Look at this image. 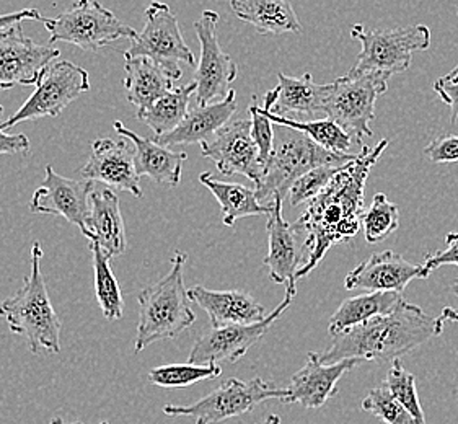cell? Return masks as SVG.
<instances>
[{
  "label": "cell",
  "instance_id": "cell-45",
  "mask_svg": "<svg viewBox=\"0 0 458 424\" xmlns=\"http://www.w3.org/2000/svg\"><path fill=\"white\" fill-rule=\"evenodd\" d=\"M255 424H281V418L277 415L266 416L263 421H258Z\"/></svg>",
  "mask_w": 458,
  "mask_h": 424
},
{
  "label": "cell",
  "instance_id": "cell-43",
  "mask_svg": "<svg viewBox=\"0 0 458 424\" xmlns=\"http://www.w3.org/2000/svg\"><path fill=\"white\" fill-rule=\"evenodd\" d=\"M43 15L39 13V10L37 9H25L19 10V12H13V13H5V15H0V31L5 30V28L12 27V25H17L21 23L25 20H35V21H43Z\"/></svg>",
  "mask_w": 458,
  "mask_h": 424
},
{
  "label": "cell",
  "instance_id": "cell-12",
  "mask_svg": "<svg viewBox=\"0 0 458 424\" xmlns=\"http://www.w3.org/2000/svg\"><path fill=\"white\" fill-rule=\"evenodd\" d=\"M219 13L204 10L201 19L194 21V30L201 45V57L194 74V98L198 105L222 102L229 95L230 85L239 75V67L222 51L217 37Z\"/></svg>",
  "mask_w": 458,
  "mask_h": 424
},
{
  "label": "cell",
  "instance_id": "cell-2",
  "mask_svg": "<svg viewBox=\"0 0 458 424\" xmlns=\"http://www.w3.org/2000/svg\"><path fill=\"white\" fill-rule=\"evenodd\" d=\"M442 317L426 314L421 307L402 301L388 314L377 315L362 325L333 336L330 348L317 352L323 364L344 360L388 362L400 360L442 335Z\"/></svg>",
  "mask_w": 458,
  "mask_h": 424
},
{
  "label": "cell",
  "instance_id": "cell-40",
  "mask_svg": "<svg viewBox=\"0 0 458 424\" xmlns=\"http://www.w3.org/2000/svg\"><path fill=\"white\" fill-rule=\"evenodd\" d=\"M447 250L444 251H436V253H428L424 257V265L429 273L439 269L440 267H445V265H455L458 267V232H452L447 237Z\"/></svg>",
  "mask_w": 458,
  "mask_h": 424
},
{
  "label": "cell",
  "instance_id": "cell-13",
  "mask_svg": "<svg viewBox=\"0 0 458 424\" xmlns=\"http://www.w3.org/2000/svg\"><path fill=\"white\" fill-rule=\"evenodd\" d=\"M61 55L51 45H38L28 38L21 23L0 31V90L17 85H37L47 65Z\"/></svg>",
  "mask_w": 458,
  "mask_h": 424
},
{
  "label": "cell",
  "instance_id": "cell-38",
  "mask_svg": "<svg viewBox=\"0 0 458 424\" xmlns=\"http://www.w3.org/2000/svg\"><path fill=\"white\" fill-rule=\"evenodd\" d=\"M250 116H251V138L255 140L258 148V156H259V164L263 166L265 172L266 164L273 154V146H275V130L273 123L266 118L265 114L259 110V105L257 103V97H253V103L250 106Z\"/></svg>",
  "mask_w": 458,
  "mask_h": 424
},
{
  "label": "cell",
  "instance_id": "cell-32",
  "mask_svg": "<svg viewBox=\"0 0 458 424\" xmlns=\"http://www.w3.org/2000/svg\"><path fill=\"white\" fill-rule=\"evenodd\" d=\"M259 110L273 124H279V126H285V128L303 132L305 136L312 139L315 144H318L321 148L335 152V154H349L351 146L354 142L349 134H346L336 123H333L328 118L313 121L289 120V118L273 114L271 111L263 110L261 106H259Z\"/></svg>",
  "mask_w": 458,
  "mask_h": 424
},
{
  "label": "cell",
  "instance_id": "cell-41",
  "mask_svg": "<svg viewBox=\"0 0 458 424\" xmlns=\"http://www.w3.org/2000/svg\"><path fill=\"white\" fill-rule=\"evenodd\" d=\"M4 114V106L0 105V124ZM31 144L25 134H9L7 131L0 130V156H13V154H30Z\"/></svg>",
  "mask_w": 458,
  "mask_h": 424
},
{
  "label": "cell",
  "instance_id": "cell-5",
  "mask_svg": "<svg viewBox=\"0 0 458 424\" xmlns=\"http://www.w3.org/2000/svg\"><path fill=\"white\" fill-rule=\"evenodd\" d=\"M273 154L255 188L258 201L265 206L271 203L275 196L284 199L293 182L313 168L321 165H346L356 158L352 154L330 152L299 131L279 124H273Z\"/></svg>",
  "mask_w": 458,
  "mask_h": 424
},
{
  "label": "cell",
  "instance_id": "cell-9",
  "mask_svg": "<svg viewBox=\"0 0 458 424\" xmlns=\"http://www.w3.org/2000/svg\"><path fill=\"white\" fill-rule=\"evenodd\" d=\"M285 395L287 388L276 387L273 382H266L263 378H229L193 405H165L164 413L174 418L191 416L196 424L222 423L230 418L245 415L271 398L283 400Z\"/></svg>",
  "mask_w": 458,
  "mask_h": 424
},
{
  "label": "cell",
  "instance_id": "cell-1",
  "mask_svg": "<svg viewBox=\"0 0 458 424\" xmlns=\"http://www.w3.org/2000/svg\"><path fill=\"white\" fill-rule=\"evenodd\" d=\"M388 144V139H382L374 148H362L356 158L309 201L307 209L295 221L293 225L305 233L309 251L307 263L297 271V281L313 271L331 247L358 235L366 211L367 178Z\"/></svg>",
  "mask_w": 458,
  "mask_h": 424
},
{
  "label": "cell",
  "instance_id": "cell-21",
  "mask_svg": "<svg viewBox=\"0 0 458 424\" xmlns=\"http://www.w3.org/2000/svg\"><path fill=\"white\" fill-rule=\"evenodd\" d=\"M83 235L100 245L111 259L126 250V227L121 214L120 198L108 186L95 183L90 193V212L85 221Z\"/></svg>",
  "mask_w": 458,
  "mask_h": 424
},
{
  "label": "cell",
  "instance_id": "cell-17",
  "mask_svg": "<svg viewBox=\"0 0 458 424\" xmlns=\"http://www.w3.org/2000/svg\"><path fill=\"white\" fill-rule=\"evenodd\" d=\"M95 182L72 180L55 174L51 165L45 170V180L30 199V211L47 216H61L77 225L81 232L90 212V193Z\"/></svg>",
  "mask_w": 458,
  "mask_h": 424
},
{
  "label": "cell",
  "instance_id": "cell-20",
  "mask_svg": "<svg viewBox=\"0 0 458 424\" xmlns=\"http://www.w3.org/2000/svg\"><path fill=\"white\" fill-rule=\"evenodd\" d=\"M360 364L358 360H344L333 364H323L318 354L310 351L307 364L297 370L287 387L283 403H301L305 410H317L338 394L339 378L348 370Z\"/></svg>",
  "mask_w": 458,
  "mask_h": 424
},
{
  "label": "cell",
  "instance_id": "cell-37",
  "mask_svg": "<svg viewBox=\"0 0 458 424\" xmlns=\"http://www.w3.org/2000/svg\"><path fill=\"white\" fill-rule=\"evenodd\" d=\"M362 410L382 420L384 424H414L410 413L400 405V402L382 384L372 388L362 402Z\"/></svg>",
  "mask_w": 458,
  "mask_h": 424
},
{
  "label": "cell",
  "instance_id": "cell-42",
  "mask_svg": "<svg viewBox=\"0 0 458 424\" xmlns=\"http://www.w3.org/2000/svg\"><path fill=\"white\" fill-rule=\"evenodd\" d=\"M434 90L439 95L442 102L449 105L452 110V116H450L452 124L458 123V82L440 77L439 81L434 83Z\"/></svg>",
  "mask_w": 458,
  "mask_h": 424
},
{
  "label": "cell",
  "instance_id": "cell-27",
  "mask_svg": "<svg viewBox=\"0 0 458 424\" xmlns=\"http://www.w3.org/2000/svg\"><path fill=\"white\" fill-rule=\"evenodd\" d=\"M230 7L242 21L261 35L301 33L302 25L287 0H230Z\"/></svg>",
  "mask_w": 458,
  "mask_h": 424
},
{
  "label": "cell",
  "instance_id": "cell-6",
  "mask_svg": "<svg viewBox=\"0 0 458 424\" xmlns=\"http://www.w3.org/2000/svg\"><path fill=\"white\" fill-rule=\"evenodd\" d=\"M390 75L382 72H352L331 83L323 114L336 123L354 142L370 138V123L376 120V103L388 90Z\"/></svg>",
  "mask_w": 458,
  "mask_h": 424
},
{
  "label": "cell",
  "instance_id": "cell-44",
  "mask_svg": "<svg viewBox=\"0 0 458 424\" xmlns=\"http://www.w3.org/2000/svg\"><path fill=\"white\" fill-rule=\"evenodd\" d=\"M442 320L444 322H457L458 323V312L457 310H454V309H450V307H445L444 310H442Z\"/></svg>",
  "mask_w": 458,
  "mask_h": 424
},
{
  "label": "cell",
  "instance_id": "cell-36",
  "mask_svg": "<svg viewBox=\"0 0 458 424\" xmlns=\"http://www.w3.org/2000/svg\"><path fill=\"white\" fill-rule=\"evenodd\" d=\"M346 165H321L307 172L305 175L297 178L293 186L289 188L287 196H285L287 201L293 208L303 203H309L317 194H320L321 190L333 180V176L336 175Z\"/></svg>",
  "mask_w": 458,
  "mask_h": 424
},
{
  "label": "cell",
  "instance_id": "cell-39",
  "mask_svg": "<svg viewBox=\"0 0 458 424\" xmlns=\"http://www.w3.org/2000/svg\"><path fill=\"white\" fill-rule=\"evenodd\" d=\"M424 156L432 164H455L458 162V136H440L434 139L428 148H424Z\"/></svg>",
  "mask_w": 458,
  "mask_h": 424
},
{
  "label": "cell",
  "instance_id": "cell-19",
  "mask_svg": "<svg viewBox=\"0 0 458 424\" xmlns=\"http://www.w3.org/2000/svg\"><path fill=\"white\" fill-rule=\"evenodd\" d=\"M431 273L422 265H412L392 250L374 253L359 263L344 279L348 291L366 289L369 293H398L403 294L412 279H428Z\"/></svg>",
  "mask_w": 458,
  "mask_h": 424
},
{
  "label": "cell",
  "instance_id": "cell-11",
  "mask_svg": "<svg viewBox=\"0 0 458 424\" xmlns=\"http://www.w3.org/2000/svg\"><path fill=\"white\" fill-rule=\"evenodd\" d=\"M131 57H148L157 64L164 65L180 81V63L194 67L196 59L191 49L186 45L178 25V19L166 4L152 2L146 9L144 30L131 39V47L124 53Z\"/></svg>",
  "mask_w": 458,
  "mask_h": 424
},
{
  "label": "cell",
  "instance_id": "cell-14",
  "mask_svg": "<svg viewBox=\"0 0 458 424\" xmlns=\"http://www.w3.org/2000/svg\"><path fill=\"white\" fill-rule=\"evenodd\" d=\"M283 198L275 196L271 199V212L267 214V242L269 251L263 259V265L269 267V276L284 284L285 294H297V271L307 263L309 251L305 240L301 239V231L283 217Z\"/></svg>",
  "mask_w": 458,
  "mask_h": 424
},
{
  "label": "cell",
  "instance_id": "cell-35",
  "mask_svg": "<svg viewBox=\"0 0 458 424\" xmlns=\"http://www.w3.org/2000/svg\"><path fill=\"white\" fill-rule=\"evenodd\" d=\"M384 386L400 402V405L403 406L404 410L410 413L412 423L426 424L424 411H422L420 397L416 392V377L412 376L411 372L404 369L402 360H392V368L388 369Z\"/></svg>",
  "mask_w": 458,
  "mask_h": 424
},
{
  "label": "cell",
  "instance_id": "cell-28",
  "mask_svg": "<svg viewBox=\"0 0 458 424\" xmlns=\"http://www.w3.org/2000/svg\"><path fill=\"white\" fill-rule=\"evenodd\" d=\"M403 301V294L398 293H369L354 295L343 301L338 310L333 314L328 325V333L336 336L352 326H358L374 318L377 315L388 314Z\"/></svg>",
  "mask_w": 458,
  "mask_h": 424
},
{
  "label": "cell",
  "instance_id": "cell-4",
  "mask_svg": "<svg viewBox=\"0 0 458 424\" xmlns=\"http://www.w3.org/2000/svg\"><path fill=\"white\" fill-rule=\"evenodd\" d=\"M41 245L35 242L30 261L31 273L17 294L0 302V317L5 318L12 333L27 340L33 354L41 351L57 354L61 351L63 322L47 294V281L41 273Z\"/></svg>",
  "mask_w": 458,
  "mask_h": 424
},
{
  "label": "cell",
  "instance_id": "cell-3",
  "mask_svg": "<svg viewBox=\"0 0 458 424\" xmlns=\"http://www.w3.org/2000/svg\"><path fill=\"white\" fill-rule=\"evenodd\" d=\"M186 255L174 251L172 267L154 286L138 295L139 323L134 352L139 354L152 343L176 338L196 322L191 299L184 287Z\"/></svg>",
  "mask_w": 458,
  "mask_h": 424
},
{
  "label": "cell",
  "instance_id": "cell-15",
  "mask_svg": "<svg viewBox=\"0 0 458 424\" xmlns=\"http://www.w3.org/2000/svg\"><path fill=\"white\" fill-rule=\"evenodd\" d=\"M293 295L285 294L284 301L276 307L265 320L251 325H229L222 328H212L211 332L204 333L194 343L190 352L191 364H217L220 360L237 362L242 360L251 346H255L271 325L284 314V310L293 304Z\"/></svg>",
  "mask_w": 458,
  "mask_h": 424
},
{
  "label": "cell",
  "instance_id": "cell-18",
  "mask_svg": "<svg viewBox=\"0 0 458 424\" xmlns=\"http://www.w3.org/2000/svg\"><path fill=\"white\" fill-rule=\"evenodd\" d=\"M134 154L136 150L129 144L128 139L113 140L98 138L92 144V154L82 166L81 175L83 180H92L95 183L100 182L111 190L114 188L142 198Z\"/></svg>",
  "mask_w": 458,
  "mask_h": 424
},
{
  "label": "cell",
  "instance_id": "cell-34",
  "mask_svg": "<svg viewBox=\"0 0 458 424\" xmlns=\"http://www.w3.org/2000/svg\"><path fill=\"white\" fill-rule=\"evenodd\" d=\"M360 225L364 227L367 243L374 245L384 242L400 227V212L398 206L392 203L384 193H377L370 203V208L364 211Z\"/></svg>",
  "mask_w": 458,
  "mask_h": 424
},
{
  "label": "cell",
  "instance_id": "cell-47",
  "mask_svg": "<svg viewBox=\"0 0 458 424\" xmlns=\"http://www.w3.org/2000/svg\"><path fill=\"white\" fill-rule=\"evenodd\" d=\"M49 424H83V423H67V421H64V420H63V418H55V420H53V421H51V423ZM101 424H110L108 423V421H105V423H101Z\"/></svg>",
  "mask_w": 458,
  "mask_h": 424
},
{
  "label": "cell",
  "instance_id": "cell-46",
  "mask_svg": "<svg viewBox=\"0 0 458 424\" xmlns=\"http://www.w3.org/2000/svg\"><path fill=\"white\" fill-rule=\"evenodd\" d=\"M445 79L454 81V82H458V65L457 67H454V69L450 71L449 74L445 75Z\"/></svg>",
  "mask_w": 458,
  "mask_h": 424
},
{
  "label": "cell",
  "instance_id": "cell-33",
  "mask_svg": "<svg viewBox=\"0 0 458 424\" xmlns=\"http://www.w3.org/2000/svg\"><path fill=\"white\" fill-rule=\"evenodd\" d=\"M222 369L219 364H168L148 372V380L158 387L183 388L194 386L201 380L219 377Z\"/></svg>",
  "mask_w": 458,
  "mask_h": 424
},
{
  "label": "cell",
  "instance_id": "cell-16",
  "mask_svg": "<svg viewBox=\"0 0 458 424\" xmlns=\"http://www.w3.org/2000/svg\"><path fill=\"white\" fill-rule=\"evenodd\" d=\"M201 154L211 158L222 175L247 176L255 185L263 176L250 120L229 121L208 142H202Z\"/></svg>",
  "mask_w": 458,
  "mask_h": 424
},
{
  "label": "cell",
  "instance_id": "cell-31",
  "mask_svg": "<svg viewBox=\"0 0 458 424\" xmlns=\"http://www.w3.org/2000/svg\"><path fill=\"white\" fill-rule=\"evenodd\" d=\"M92 250L93 275H95V294L101 312L106 320H120L123 317L124 301L120 284L111 267V257L100 249L98 243L90 242Z\"/></svg>",
  "mask_w": 458,
  "mask_h": 424
},
{
  "label": "cell",
  "instance_id": "cell-29",
  "mask_svg": "<svg viewBox=\"0 0 458 424\" xmlns=\"http://www.w3.org/2000/svg\"><path fill=\"white\" fill-rule=\"evenodd\" d=\"M199 182L202 185L208 186V190L219 201L222 221L227 227H232L235 222L243 217L259 216V214L267 216L271 212V206L259 203L255 190L251 188L240 183L219 182L209 172L201 174Z\"/></svg>",
  "mask_w": 458,
  "mask_h": 424
},
{
  "label": "cell",
  "instance_id": "cell-30",
  "mask_svg": "<svg viewBox=\"0 0 458 424\" xmlns=\"http://www.w3.org/2000/svg\"><path fill=\"white\" fill-rule=\"evenodd\" d=\"M196 92L193 82L188 85H178L172 92L166 93L156 103H152L147 110L139 111L138 120L154 131L156 136H164L180 126L186 113L190 110L191 95Z\"/></svg>",
  "mask_w": 458,
  "mask_h": 424
},
{
  "label": "cell",
  "instance_id": "cell-22",
  "mask_svg": "<svg viewBox=\"0 0 458 424\" xmlns=\"http://www.w3.org/2000/svg\"><path fill=\"white\" fill-rule=\"evenodd\" d=\"M190 299L202 307L211 320L212 328L229 325H251L266 318V309L245 291H212L194 286L188 291Z\"/></svg>",
  "mask_w": 458,
  "mask_h": 424
},
{
  "label": "cell",
  "instance_id": "cell-48",
  "mask_svg": "<svg viewBox=\"0 0 458 424\" xmlns=\"http://www.w3.org/2000/svg\"><path fill=\"white\" fill-rule=\"evenodd\" d=\"M450 291H452V294L455 295L458 299V277L454 281V284L450 287Z\"/></svg>",
  "mask_w": 458,
  "mask_h": 424
},
{
  "label": "cell",
  "instance_id": "cell-25",
  "mask_svg": "<svg viewBox=\"0 0 458 424\" xmlns=\"http://www.w3.org/2000/svg\"><path fill=\"white\" fill-rule=\"evenodd\" d=\"M277 79L279 85L275 89V103L266 111L289 120H293V116L312 118L323 114L325 102L331 92V83L318 85L313 82L310 72L302 77H289L279 72Z\"/></svg>",
  "mask_w": 458,
  "mask_h": 424
},
{
  "label": "cell",
  "instance_id": "cell-8",
  "mask_svg": "<svg viewBox=\"0 0 458 424\" xmlns=\"http://www.w3.org/2000/svg\"><path fill=\"white\" fill-rule=\"evenodd\" d=\"M49 31V43H69L83 51L95 53L121 38L132 39L138 35L134 28L121 21L98 0H77L72 7L55 19L41 21Z\"/></svg>",
  "mask_w": 458,
  "mask_h": 424
},
{
  "label": "cell",
  "instance_id": "cell-23",
  "mask_svg": "<svg viewBox=\"0 0 458 424\" xmlns=\"http://www.w3.org/2000/svg\"><path fill=\"white\" fill-rule=\"evenodd\" d=\"M237 93L232 89L222 102L211 105H194L178 128L164 136H154L152 140L158 146H182V144H202L208 142L217 131L229 123L237 111Z\"/></svg>",
  "mask_w": 458,
  "mask_h": 424
},
{
  "label": "cell",
  "instance_id": "cell-24",
  "mask_svg": "<svg viewBox=\"0 0 458 424\" xmlns=\"http://www.w3.org/2000/svg\"><path fill=\"white\" fill-rule=\"evenodd\" d=\"M114 131L121 138L128 139L134 146L136 174L148 176L157 185L174 186L182 182V170L188 158L186 152H174L168 148L158 146L150 138L139 136L134 131L128 130L121 121H114Z\"/></svg>",
  "mask_w": 458,
  "mask_h": 424
},
{
  "label": "cell",
  "instance_id": "cell-26",
  "mask_svg": "<svg viewBox=\"0 0 458 424\" xmlns=\"http://www.w3.org/2000/svg\"><path fill=\"white\" fill-rule=\"evenodd\" d=\"M176 81L178 79L168 69L148 57H131L124 63L126 98L138 108V113L172 92Z\"/></svg>",
  "mask_w": 458,
  "mask_h": 424
},
{
  "label": "cell",
  "instance_id": "cell-10",
  "mask_svg": "<svg viewBox=\"0 0 458 424\" xmlns=\"http://www.w3.org/2000/svg\"><path fill=\"white\" fill-rule=\"evenodd\" d=\"M35 92L30 95L20 110L0 124V130L9 131L25 121L39 118H55L75 102L81 95L90 90L89 72L81 65L69 61L51 63L45 69L41 79L35 85Z\"/></svg>",
  "mask_w": 458,
  "mask_h": 424
},
{
  "label": "cell",
  "instance_id": "cell-7",
  "mask_svg": "<svg viewBox=\"0 0 458 424\" xmlns=\"http://www.w3.org/2000/svg\"><path fill=\"white\" fill-rule=\"evenodd\" d=\"M351 37L362 45L352 72H382L390 77L410 69L412 53L426 51L431 47V28L426 25L370 30L364 25L351 28Z\"/></svg>",
  "mask_w": 458,
  "mask_h": 424
}]
</instances>
